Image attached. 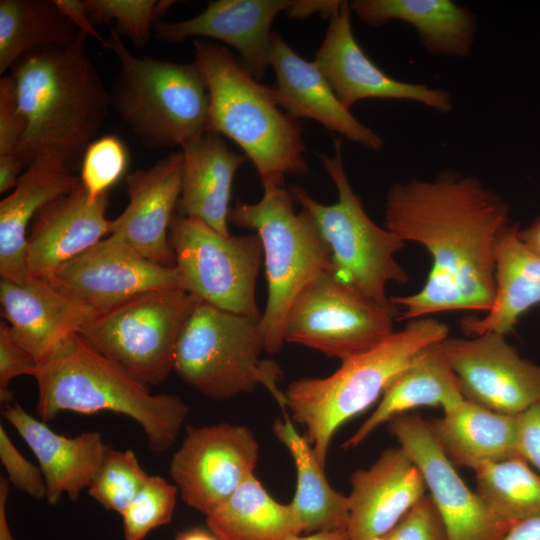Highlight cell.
Segmentation results:
<instances>
[{"label": "cell", "instance_id": "cell-1", "mask_svg": "<svg viewBox=\"0 0 540 540\" xmlns=\"http://www.w3.org/2000/svg\"><path fill=\"white\" fill-rule=\"evenodd\" d=\"M386 228L405 243L423 246L432 257L418 292L392 296L414 320L448 311L488 312L496 291L495 245L511 223L510 205L481 180L454 170L431 181L394 183L385 198Z\"/></svg>", "mask_w": 540, "mask_h": 540}, {"label": "cell", "instance_id": "cell-2", "mask_svg": "<svg viewBox=\"0 0 540 540\" xmlns=\"http://www.w3.org/2000/svg\"><path fill=\"white\" fill-rule=\"evenodd\" d=\"M87 35L28 53L10 69L26 131L18 151L24 168L43 151L75 164L106 121L110 93L87 51Z\"/></svg>", "mask_w": 540, "mask_h": 540}, {"label": "cell", "instance_id": "cell-3", "mask_svg": "<svg viewBox=\"0 0 540 540\" xmlns=\"http://www.w3.org/2000/svg\"><path fill=\"white\" fill-rule=\"evenodd\" d=\"M34 379L36 411L42 421L64 411L116 412L136 421L149 449L157 453L172 447L189 414L181 397L150 393L148 386L91 348L77 333L53 349L39 364Z\"/></svg>", "mask_w": 540, "mask_h": 540}, {"label": "cell", "instance_id": "cell-4", "mask_svg": "<svg viewBox=\"0 0 540 540\" xmlns=\"http://www.w3.org/2000/svg\"><path fill=\"white\" fill-rule=\"evenodd\" d=\"M193 46L209 93V131L234 141L262 184L284 186L286 175L308 174L303 127L280 109L272 86L255 79L227 47L201 39Z\"/></svg>", "mask_w": 540, "mask_h": 540}, {"label": "cell", "instance_id": "cell-5", "mask_svg": "<svg viewBox=\"0 0 540 540\" xmlns=\"http://www.w3.org/2000/svg\"><path fill=\"white\" fill-rule=\"evenodd\" d=\"M448 326L434 318L410 320L376 346L342 361L324 378L301 377L284 392L293 419L325 467L337 429L379 398L390 381L427 346L448 337Z\"/></svg>", "mask_w": 540, "mask_h": 540}, {"label": "cell", "instance_id": "cell-6", "mask_svg": "<svg viewBox=\"0 0 540 540\" xmlns=\"http://www.w3.org/2000/svg\"><path fill=\"white\" fill-rule=\"evenodd\" d=\"M107 42L120 65L111 105L144 145L182 150L209 131L208 88L195 62L136 56L113 28Z\"/></svg>", "mask_w": 540, "mask_h": 540}, {"label": "cell", "instance_id": "cell-7", "mask_svg": "<svg viewBox=\"0 0 540 540\" xmlns=\"http://www.w3.org/2000/svg\"><path fill=\"white\" fill-rule=\"evenodd\" d=\"M255 203L238 200L229 222L258 234L263 247L267 302L260 319L265 351L278 353L284 342L286 315L298 293L319 274L332 271L328 248L311 216L296 212L289 189L262 184Z\"/></svg>", "mask_w": 540, "mask_h": 540}, {"label": "cell", "instance_id": "cell-8", "mask_svg": "<svg viewBox=\"0 0 540 540\" xmlns=\"http://www.w3.org/2000/svg\"><path fill=\"white\" fill-rule=\"evenodd\" d=\"M260 320L200 302L178 339L173 371L188 386L214 399L225 400L262 384L286 407L278 383L279 365L262 359L265 351Z\"/></svg>", "mask_w": 540, "mask_h": 540}, {"label": "cell", "instance_id": "cell-9", "mask_svg": "<svg viewBox=\"0 0 540 540\" xmlns=\"http://www.w3.org/2000/svg\"><path fill=\"white\" fill-rule=\"evenodd\" d=\"M342 145V139H335L333 155L319 154L337 189L336 203H320L295 184L289 185V191L313 219L328 248L332 273L374 302L392 306L386 294L387 284L409 281V275L395 258L405 242L378 226L365 212L347 178Z\"/></svg>", "mask_w": 540, "mask_h": 540}, {"label": "cell", "instance_id": "cell-10", "mask_svg": "<svg viewBox=\"0 0 540 540\" xmlns=\"http://www.w3.org/2000/svg\"><path fill=\"white\" fill-rule=\"evenodd\" d=\"M200 302L180 287L149 291L98 314L77 334L142 384L157 386L173 371L178 339Z\"/></svg>", "mask_w": 540, "mask_h": 540}, {"label": "cell", "instance_id": "cell-11", "mask_svg": "<svg viewBox=\"0 0 540 540\" xmlns=\"http://www.w3.org/2000/svg\"><path fill=\"white\" fill-rule=\"evenodd\" d=\"M169 243L180 288L222 310L261 319L255 297L263 261L258 234L225 236L199 219L174 214Z\"/></svg>", "mask_w": 540, "mask_h": 540}, {"label": "cell", "instance_id": "cell-12", "mask_svg": "<svg viewBox=\"0 0 540 540\" xmlns=\"http://www.w3.org/2000/svg\"><path fill=\"white\" fill-rule=\"evenodd\" d=\"M396 305L365 297L326 271L295 297L284 322L285 343L300 344L342 361L366 351L393 331Z\"/></svg>", "mask_w": 540, "mask_h": 540}, {"label": "cell", "instance_id": "cell-13", "mask_svg": "<svg viewBox=\"0 0 540 540\" xmlns=\"http://www.w3.org/2000/svg\"><path fill=\"white\" fill-rule=\"evenodd\" d=\"M258 452L256 437L243 425L187 427L169 474L182 500L206 516L254 475Z\"/></svg>", "mask_w": 540, "mask_h": 540}, {"label": "cell", "instance_id": "cell-14", "mask_svg": "<svg viewBox=\"0 0 540 540\" xmlns=\"http://www.w3.org/2000/svg\"><path fill=\"white\" fill-rule=\"evenodd\" d=\"M41 277L99 314L149 291L179 287L175 267L143 258L116 234Z\"/></svg>", "mask_w": 540, "mask_h": 540}, {"label": "cell", "instance_id": "cell-15", "mask_svg": "<svg viewBox=\"0 0 540 540\" xmlns=\"http://www.w3.org/2000/svg\"><path fill=\"white\" fill-rule=\"evenodd\" d=\"M388 431L420 469L447 540H502L512 526L472 491L435 441L428 422L407 413L387 422Z\"/></svg>", "mask_w": 540, "mask_h": 540}, {"label": "cell", "instance_id": "cell-16", "mask_svg": "<svg viewBox=\"0 0 540 540\" xmlns=\"http://www.w3.org/2000/svg\"><path fill=\"white\" fill-rule=\"evenodd\" d=\"M505 336L447 337L442 348L465 399L516 416L540 401V365L522 358Z\"/></svg>", "mask_w": 540, "mask_h": 540}, {"label": "cell", "instance_id": "cell-17", "mask_svg": "<svg viewBox=\"0 0 540 540\" xmlns=\"http://www.w3.org/2000/svg\"><path fill=\"white\" fill-rule=\"evenodd\" d=\"M351 12L350 3L342 1L329 18L313 61L347 109L370 98L414 101L444 114L454 109L452 96L446 89L403 82L379 68L355 39Z\"/></svg>", "mask_w": 540, "mask_h": 540}, {"label": "cell", "instance_id": "cell-18", "mask_svg": "<svg viewBox=\"0 0 540 540\" xmlns=\"http://www.w3.org/2000/svg\"><path fill=\"white\" fill-rule=\"evenodd\" d=\"M183 167L181 150L127 174L129 202L109 224V234H116L143 258L163 266H175L169 228L181 195Z\"/></svg>", "mask_w": 540, "mask_h": 540}, {"label": "cell", "instance_id": "cell-19", "mask_svg": "<svg viewBox=\"0 0 540 540\" xmlns=\"http://www.w3.org/2000/svg\"><path fill=\"white\" fill-rule=\"evenodd\" d=\"M348 540H376L425 495L423 475L407 452L384 450L368 469L350 477Z\"/></svg>", "mask_w": 540, "mask_h": 540}, {"label": "cell", "instance_id": "cell-20", "mask_svg": "<svg viewBox=\"0 0 540 540\" xmlns=\"http://www.w3.org/2000/svg\"><path fill=\"white\" fill-rule=\"evenodd\" d=\"M270 66L275 73L274 98L285 113L296 120H315L330 132L368 149L383 148V139L341 103L315 63L300 57L275 32L271 40Z\"/></svg>", "mask_w": 540, "mask_h": 540}, {"label": "cell", "instance_id": "cell-21", "mask_svg": "<svg viewBox=\"0 0 540 540\" xmlns=\"http://www.w3.org/2000/svg\"><path fill=\"white\" fill-rule=\"evenodd\" d=\"M290 3L291 0L212 1L195 17L159 22L154 28L157 38L168 42L191 37L222 41L239 52L241 63L260 80L270 66L271 25Z\"/></svg>", "mask_w": 540, "mask_h": 540}, {"label": "cell", "instance_id": "cell-22", "mask_svg": "<svg viewBox=\"0 0 540 540\" xmlns=\"http://www.w3.org/2000/svg\"><path fill=\"white\" fill-rule=\"evenodd\" d=\"M0 303L12 338L39 364L99 314L35 276L24 284L1 278Z\"/></svg>", "mask_w": 540, "mask_h": 540}, {"label": "cell", "instance_id": "cell-23", "mask_svg": "<svg viewBox=\"0 0 540 540\" xmlns=\"http://www.w3.org/2000/svg\"><path fill=\"white\" fill-rule=\"evenodd\" d=\"M108 205V193L91 202L80 183L41 208L27 235L30 275L49 274L109 234Z\"/></svg>", "mask_w": 540, "mask_h": 540}, {"label": "cell", "instance_id": "cell-24", "mask_svg": "<svg viewBox=\"0 0 540 540\" xmlns=\"http://www.w3.org/2000/svg\"><path fill=\"white\" fill-rule=\"evenodd\" d=\"M73 171L57 153L40 152L0 202L1 278L18 284L31 278L26 257L28 225L46 204L80 184V177Z\"/></svg>", "mask_w": 540, "mask_h": 540}, {"label": "cell", "instance_id": "cell-25", "mask_svg": "<svg viewBox=\"0 0 540 540\" xmlns=\"http://www.w3.org/2000/svg\"><path fill=\"white\" fill-rule=\"evenodd\" d=\"M2 414L37 458L50 505H56L63 495L78 499L111 448L97 431H84L74 437L58 434L17 403L4 404Z\"/></svg>", "mask_w": 540, "mask_h": 540}, {"label": "cell", "instance_id": "cell-26", "mask_svg": "<svg viewBox=\"0 0 540 540\" xmlns=\"http://www.w3.org/2000/svg\"><path fill=\"white\" fill-rule=\"evenodd\" d=\"M184 167L177 214L199 219L229 236L234 176L248 158L231 151L221 135L208 131L182 149Z\"/></svg>", "mask_w": 540, "mask_h": 540}, {"label": "cell", "instance_id": "cell-27", "mask_svg": "<svg viewBox=\"0 0 540 540\" xmlns=\"http://www.w3.org/2000/svg\"><path fill=\"white\" fill-rule=\"evenodd\" d=\"M460 383L449 365L442 341L424 348L387 385L378 405L344 448L360 445L376 428L419 407L446 412L464 400Z\"/></svg>", "mask_w": 540, "mask_h": 540}, {"label": "cell", "instance_id": "cell-28", "mask_svg": "<svg viewBox=\"0 0 540 540\" xmlns=\"http://www.w3.org/2000/svg\"><path fill=\"white\" fill-rule=\"evenodd\" d=\"M428 426L454 466L475 471L520 456L517 415L498 413L464 399L442 417L428 422Z\"/></svg>", "mask_w": 540, "mask_h": 540}, {"label": "cell", "instance_id": "cell-29", "mask_svg": "<svg viewBox=\"0 0 540 540\" xmlns=\"http://www.w3.org/2000/svg\"><path fill=\"white\" fill-rule=\"evenodd\" d=\"M350 6L369 26L380 27L391 20L410 24L431 54L466 57L471 53L476 17L451 0H355Z\"/></svg>", "mask_w": 540, "mask_h": 540}, {"label": "cell", "instance_id": "cell-30", "mask_svg": "<svg viewBox=\"0 0 540 540\" xmlns=\"http://www.w3.org/2000/svg\"><path fill=\"white\" fill-rule=\"evenodd\" d=\"M518 223H510L495 245L496 291L491 309L482 318L461 322L466 335L485 332L506 335L513 331L521 316L540 306V258L520 241Z\"/></svg>", "mask_w": 540, "mask_h": 540}, {"label": "cell", "instance_id": "cell-31", "mask_svg": "<svg viewBox=\"0 0 540 540\" xmlns=\"http://www.w3.org/2000/svg\"><path fill=\"white\" fill-rule=\"evenodd\" d=\"M273 432L295 462L297 485L290 503L302 522L303 532L347 530L350 516L348 496L329 484L325 467L307 438L300 435L287 418H277Z\"/></svg>", "mask_w": 540, "mask_h": 540}, {"label": "cell", "instance_id": "cell-32", "mask_svg": "<svg viewBox=\"0 0 540 540\" xmlns=\"http://www.w3.org/2000/svg\"><path fill=\"white\" fill-rule=\"evenodd\" d=\"M206 523L221 540H280L303 533L292 504L276 501L255 475L207 514Z\"/></svg>", "mask_w": 540, "mask_h": 540}, {"label": "cell", "instance_id": "cell-33", "mask_svg": "<svg viewBox=\"0 0 540 540\" xmlns=\"http://www.w3.org/2000/svg\"><path fill=\"white\" fill-rule=\"evenodd\" d=\"M80 31L55 1H0V74L30 52L66 45Z\"/></svg>", "mask_w": 540, "mask_h": 540}, {"label": "cell", "instance_id": "cell-34", "mask_svg": "<svg viewBox=\"0 0 540 540\" xmlns=\"http://www.w3.org/2000/svg\"><path fill=\"white\" fill-rule=\"evenodd\" d=\"M475 492L510 526L540 515V476L520 456L475 470Z\"/></svg>", "mask_w": 540, "mask_h": 540}, {"label": "cell", "instance_id": "cell-35", "mask_svg": "<svg viewBox=\"0 0 540 540\" xmlns=\"http://www.w3.org/2000/svg\"><path fill=\"white\" fill-rule=\"evenodd\" d=\"M148 477L133 450L110 448L88 493L107 510L121 515Z\"/></svg>", "mask_w": 540, "mask_h": 540}, {"label": "cell", "instance_id": "cell-36", "mask_svg": "<svg viewBox=\"0 0 540 540\" xmlns=\"http://www.w3.org/2000/svg\"><path fill=\"white\" fill-rule=\"evenodd\" d=\"M94 27L115 24L113 29L129 38L137 47L148 42L155 20L171 7L174 1L155 0H83Z\"/></svg>", "mask_w": 540, "mask_h": 540}, {"label": "cell", "instance_id": "cell-37", "mask_svg": "<svg viewBox=\"0 0 540 540\" xmlns=\"http://www.w3.org/2000/svg\"><path fill=\"white\" fill-rule=\"evenodd\" d=\"M176 485L149 476L121 514L125 540H142L152 530L171 522L178 494Z\"/></svg>", "mask_w": 540, "mask_h": 540}, {"label": "cell", "instance_id": "cell-38", "mask_svg": "<svg viewBox=\"0 0 540 540\" xmlns=\"http://www.w3.org/2000/svg\"><path fill=\"white\" fill-rule=\"evenodd\" d=\"M129 155L124 142L110 134L93 140L81 162L80 183L91 202L96 201L125 174Z\"/></svg>", "mask_w": 540, "mask_h": 540}, {"label": "cell", "instance_id": "cell-39", "mask_svg": "<svg viewBox=\"0 0 540 540\" xmlns=\"http://www.w3.org/2000/svg\"><path fill=\"white\" fill-rule=\"evenodd\" d=\"M376 540H447L442 520L425 495L388 532Z\"/></svg>", "mask_w": 540, "mask_h": 540}, {"label": "cell", "instance_id": "cell-40", "mask_svg": "<svg viewBox=\"0 0 540 540\" xmlns=\"http://www.w3.org/2000/svg\"><path fill=\"white\" fill-rule=\"evenodd\" d=\"M0 460L14 487L37 500H46L47 487L39 466L28 461L0 424Z\"/></svg>", "mask_w": 540, "mask_h": 540}, {"label": "cell", "instance_id": "cell-41", "mask_svg": "<svg viewBox=\"0 0 540 540\" xmlns=\"http://www.w3.org/2000/svg\"><path fill=\"white\" fill-rule=\"evenodd\" d=\"M25 131L26 121L18 106L15 81L10 74H4L0 78V158H18Z\"/></svg>", "mask_w": 540, "mask_h": 540}, {"label": "cell", "instance_id": "cell-42", "mask_svg": "<svg viewBox=\"0 0 540 540\" xmlns=\"http://www.w3.org/2000/svg\"><path fill=\"white\" fill-rule=\"evenodd\" d=\"M39 368L38 361L11 336L6 322L0 323V401L11 403L13 394L9 383L19 376H34Z\"/></svg>", "mask_w": 540, "mask_h": 540}, {"label": "cell", "instance_id": "cell-43", "mask_svg": "<svg viewBox=\"0 0 540 540\" xmlns=\"http://www.w3.org/2000/svg\"><path fill=\"white\" fill-rule=\"evenodd\" d=\"M518 451L540 472V401L517 415Z\"/></svg>", "mask_w": 540, "mask_h": 540}, {"label": "cell", "instance_id": "cell-44", "mask_svg": "<svg viewBox=\"0 0 540 540\" xmlns=\"http://www.w3.org/2000/svg\"><path fill=\"white\" fill-rule=\"evenodd\" d=\"M59 10L74 24V26L87 36L94 37L104 47L108 48L107 39L99 35L92 25L85 9L83 0H55Z\"/></svg>", "mask_w": 540, "mask_h": 540}, {"label": "cell", "instance_id": "cell-45", "mask_svg": "<svg viewBox=\"0 0 540 540\" xmlns=\"http://www.w3.org/2000/svg\"><path fill=\"white\" fill-rule=\"evenodd\" d=\"M341 2L340 0H291L285 13L291 19H305L315 13L329 19Z\"/></svg>", "mask_w": 540, "mask_h": 540}, {"label": "cell", "instance_id": "cell-46", "mask_svg": "<svg viewBox=\"0 0 540 540\" xmlns=\"http://www.w3.org/2000/svg\"><path fill=\"white\" fill-rule=\"evenodd\" d=\"M502 540H540V515L515 524Z\"/></svg>", "mask_w": 540, "mask_h": 540}, {"label": "cell", "instance_id": "cell-47", "mask_svg": "<svg viewBox=\"0 0 540 540\" xmlns=\"http://www.w3.org/2000/svg\"><path fill=\"white\" fill-rule=\"evenodd\" d=\"M9 495V480L0 478V540H15L8 523L7 499Z\"/></svg>", "mask_w": 540, "mask_h": 540}, {"label": "cell", "instance_id": "cell-48", "mask_svg": "<svg viewBox=\"0 0 540 540\" xmlns=\"http://www.w3.org/2000/svg\"><path fill=\"white\" fill-rule=\"evenodd\" d=\"M518 236L523 245L540 258V216L529 226L519 228Z\"/></svg>", "mask_w": 540, "mask_h": 540}, {"label": "cell", "instance_id": "cell-49", "mask_svg": "<svg viewBox=\"0 0 540 540\" xmlns=\"http://www.w3.org/2000/svg\"><path fill=\"white\" fill-rule=\"evenodd\" d=\"M280 540H348L347 530L318 531L308 535H289Z\"/></svg>", "mask_w": 540, "mask_h": 540}, {"label": "cell", "instance_id": "cell-50", "mask_svg": "<svg viewBox=\"0 0 540 540\" xmlns=\"http://www.w3.org/2000/svg\"><path fill=\"white\" fill-rule=\"evenodd\" d=\"M174 540H221L212 532H208L201 528H192L181 531L176 534Z\"/></svg>", "mask_w": 540, "mask_h": 540}]
</instances>
